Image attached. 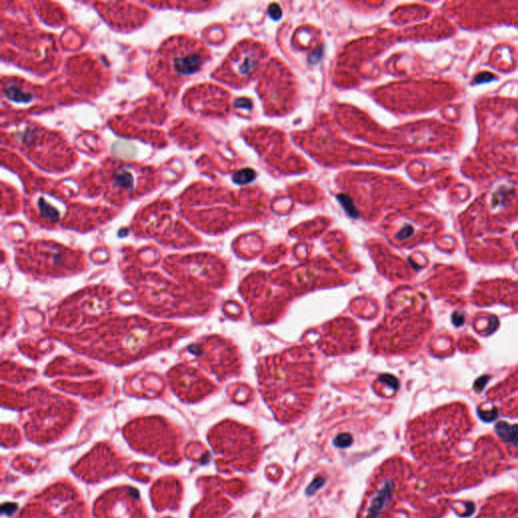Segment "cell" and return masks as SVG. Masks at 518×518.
Listing matches in <instances>:
<instances>
[{
    "mask_svg": "<svg viewBox=\"0 0 518 518\" xmlns=\"http://www.w3.org/2000/svg\"><path fill=\"white\" fill-rule=\"evenodd\" d=\"M315 372L314 359L300 348L264 358L258 368L265 398L278 407H297L311 399L317 385Z\"/></svg>",
    "mask_w": 518,
    "mask_h": 518,
    "instance_id": "1",
    "label": "cell"
},
{
    "mask_svg": "<svg viewBox=\"0 0 518 518\" xmlns=\"http://www.w3.org/2000/svg\"><path fill=\"white\" fill-rule=\"evenodd\" d=\"M161 70L171 79L187 78L197 73L204 63V56L196 45L186 39H178L160 52Z\"/></svg>",
    "mask_w": 518,
    "mask_h": 518,
    "instance_id": "2",
    "label": "cell"
},
{
    "mask_svg": "<svg viewBox=\"0 0 518 518\" xmlns=\"http://www.w3.org/2000/svg\"><path fill=\"white\" fill-rule=\"evenodd\" d=\"M392 486L390 484H386L373 499L371 505L368 507L367 518H378V516L383 511L386 503L388 502L391 495Z\"/></svg>",
    "mask_w": 518,
    "mask_h": 518,
    "instance_id": "3",
    "label": "cell"
},
{
    "mask_svg": "<svg viewBox=\"0 0 518 518\" xmlns=\"http://www.w3.org/2000/svg\"><path fill=\"white\" fill-rule=\"evenodd\" d=\"M113 181L118 188L125 190H131L135 182L132 172H130L129 169L126 168L116 172L113 177Z\"/></svg>",
    "mask_w": 518,
    "mask_h": 518,
    "instance_id": "4",
    "label": "cell"
},
{
    "mask_svg": "<svg viewBox=\"0 0 518 518\" xmlns=\"http://www.w3.org/2000/svg\"><path fill=\"white\" fill-rule=\"evenodd\" d=\"M496 430L498 434L507 442L512 443L513 446L518 448V427L510 426L506 423H499L496 426Z\"/></svg>",
    "mask_w": 518,
    "mask_h": 518,
    "instance_id": "5",
    "label": "cell"
},
{
    "mask_svg": "<svg viewBox=\"0 0 518 518\" xmlns=\"http://www.w3.org/2000/svg\"><path fill=\"white\" fill-rule=\"evenodd\" d=\"M255 178V172L251 168H245L236 172L233 176V180L237 184H246L251 182Z\"/></svg>",
    "mask_w": 518,
    "mask_h": 518,
    "instance_id": "6",
    "label": "cell"
},
{
    "mask_svg": "<svg viewBox=\"0 0 518 518\" xmlns=\"http://www.w3.org/2000/svg\"><path fill=\"white\" fill-rule=\"evenodd\" d=\"M351 443H352V437L348 433H341V434L337 435V437L334 439V445L340 449L348 448L349 446H351Z\"/></svg>",
    "mask_w": 518,
    "mask_h": 518,
    "instance_id": "7",
    "label": "cell"
},
{
    "mask_svg": "<svg viewBox=\"0 0 518 518\" xmlns=\"http://www.w3.org/2000/svg\"><path fill=\"white\" fill-rule=\"evenodd\" d=\"M325 480L323 478H316L310 485L309 487L307 488V495H313L317 490H319L324 484H325Z\"/></svg>",
    "mask_w": 518,
    "mask_h": 518,
    "instance_id": "8",
    "label": "cell"
},
{
    "mask_svg": "<svg viewBox=\"0 0 518 518\" xmlns=\"http://www.w3.org/2000/svg\"><path fill=\"white\" fill-rule=\"evenodd\" d=\"M268 13H269L270 17H271L274 21H277V20H279V19L281 18V11H280V9L278 8V6H277V5H275V4H274V5H271V6L269 7V9H268Z\"/></svg>",
    "mask_w": 518,
    "mask_h": 518,
    "instance_id": "9",
    "label": "cell"
},
{
    "mask_svg": "<svg viewBox=\"0 0 518 518\" xmlns=\"http://www.w3.org/2000/svg\"><path fill=\"white\" fill-rule=\"evenodd\" d=\"M339 199L341 200V203L346 208L347 212H349L351 215H352V214H353V215H355V209H354V206H353L352 202L350 201V199H349L347 196H345V195H341V196H339Z\"/></svg>",
    "mask_w": 518,
    "mask_h": 518,
    "instance_id": "10",
    "label": "cell"
},
{
    "mask_svg": "<svg viewBox=\"0 0 518 518\" xmlns=\"http://www.w3.org/2000/svg\"><path fill=\"white\" fill-rule=\"evenodd\" d=\"M18 509V505L15 504V503H6L3 505V513L5 514H8V515H12L14 512H16V510Z\"/></svg>",
    "mask_w": 518,
    "mask_h": 518,
    "instance_id": "11",
    "label": "cell"
},
{
    "mask_svg": "<svg viewBox=\"0 0 518 518\" xmlns=\"http://www.w3.org/2000/svg\"><path fill=\"white\" fill-rule=\"evenodd\" d=\"M494 78L493 75H491V74L489 73H483V74H480L479 76H477L476 78V82L477 83H483V82H488L490 80H492Z\"/></svg>",
    "mask_w": 518,
    "mask_h": 518,
    "instance_id": "12",
    "label": "cell"
},
{
    "mask_svg": "<svg viewBox=\"0 0 518 518\" xmlns=\"http://www.w3.org/2000/svg\"><path fill=\"white\" fill-rule=\"evenodd\" d=\"M236 107H239V108H244V109H252V103L249 99H246V98H241V99H238L236 102H235Z\"/></svg>",
    "mask_w": 518,
    "mask_h": 518,
    "instance_id": "13",
    "label": "cell"
}]
</instances>
